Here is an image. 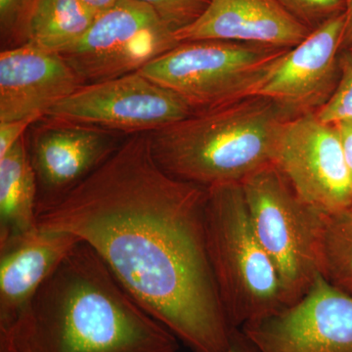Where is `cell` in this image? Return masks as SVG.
<instances>
[{
	"mask_svg": "<svg viewBox=\"0 0 352 352\" xmlns=\"http://www.w3.org/2000/svg\"><path fill=\"white\" fill-rule=\"evenodd\" d=\"M346 25H344L342 50L352 46V0H346Z\"/></svg>",
	"mask_w": 352,
	"mask_h": 352,
	"instance_id": "4316f807",
	"label": "cell"
},
{
	"mask_svg": "<svg viewBox=\"0 0 352 352\" xmlns=\"http://www.w3.org/2000/svg\"><path fill=\"white\" fill-rule=\"evenodd\" d=\"M208 191L166 173L147 133L129 136L98 170L39 215L43 230L91 248L146 311L193 352H226L234 329L208 261Z\"/></svg>",
	"mask_w": 352,
	"mask_h": 352,
	"instance_id": "6da1fadb",
	"label": "cell"
},
{
	"mask_svg": "<svg viewBox=\"0 0 352 352\" xmlns=\"http://www.w3.org/2000/svg\"><path fill=\"white\" fill-rule=\"evenodd\" d=\"M252 229L277 271L287 305L319 276V250L327 215L302 200L272 164L241 183Z\"/></svg>",
	"mask_w": 352,
	"mask_h": 352,
	"instance_id": "5b68a950",
	"label": "cell"
},
{
	"mask_svg": "<svg viewBox=\"0 0 352 352\" xmlns=\"http://www.w3.org/2000/svg\"><path fill=\"white\" fill-rule=\"evenodd\" d=\"M85 85L57 53L30 43L0 53V122L46 117Z\"/></svg>",
	"mask_w": 352,
	"mask_h": 352,
	"instance_id": "4fadbf2b",
	"label": "cell"
},
{
	"mask_svg": "<svg viewBox=\"0 0 352 352\" xmlns=\"http://www.w3.org/2000/svg\"><path fill=\"white\" fill-rule=\"evenodd\" d=\"M208 261L222 307L240 329L288 307L274 264L252 229L240 183L207 188Z\"/></svg>",
	"mask_w": 352,
	"mask_h": 352,
	"instance_id": "277c9868",
	"label": "cell"
},
{
	"mask_svg": "<svg viewBox=\"0 0 352 352\" xmlns=\"http://www.w3.org/2000/svg\"><path fill=\"white\" fill-rule=\"evenodd\" d=\"M8 336L17 352H176L178 339L80 241L23 308Z\"/></svg>",
	"mask_w": 352,
	"mask_h": 352,
	"instance_id": "7a4b0ae2",
	"label": "cell"
},
{
	"mask_svg": "<svg viewBox=\"0 0 352 352\" xmlns=\"http://www.w3.org/2000/svg\"><path fill=\"white\" fill-rule=\"evenodd\" d=\"M38 196L24 135L0 157V243L38 228Z\"/></svg>",
	"mask_w": 352,
	"mask_h": 352,
	"instance_id": "2e32d148",
	"label": "cell"
},
{
	"mask_svg": "<svg viewBox=\"0 0 352 352\" xmlns=\"http://www.w3.org/2000/svg\"><path fill=\"white\" fill-rule=\"evenodd\" d=\"M80 1L97 17L115 6L120 0H80Z\"/></svg>",
	"mask_w": 352,
	"mask_h": 352,
	"instance_id": "484cf974",
	"label": "cell"
},
{
	"mask_svg": "<svg viewBox=\"0 0 352 352\" xmlns=\"http://www.w3.org/2000/svg\"><path fill=\"white\" fill-rule=\"evenodd\" d=\"M151 6L120 0L95 18L73 47L61 53L85 85L136 73L179 44Z\"/></svg>",
	"mask_w": 352,
	"mask_h": 352,
	"instance_id": "52a82bcc",
	"label": "cell"
},
{
	"mask_svg": "<svg viewBox=\"0 0 352 352\" xmlns=\"http://www.w3.org/2000/svg\"><path fill=\"white\" fill-rule=\"evenodd\" d=\"M344 25L346 12L312 30L279 60L254 96L273 102L287 120L320 110L339 82Z\"/></svg>",
	"mask_w": 352,
	"mask_h": 352,
	"instance_id": "7c38bea8",
	"label": "cell"
},
{
	"mask_svg": "<svg viewBox=\"0 0 352 352\" xmlns=\"http://www.w3.org/2000/svg\"><path fill=\"white\" fill-rule=\"evenodd\" d=\"M273 166L303 201L324 214L352 208V175L339 132L316 113L285 122Z\"/></svg>",
	"mask_w": 352,
	"mask_h": 352,
	"instance_id": "9c48e42d",
	"label": "cell"
},
{
	"mask_svg": "<svg viewBox=\"0 0 352 352\" xmlns=\"http://www.w3.org/2000/svg\"><path fill=\"white\" fill-rule=\"evenodd\" d=\"M286 120L273 102L252 96L147 134L153 156L166 173L210 188L241 184L272 164Z\"/></svg>",
	"mask_w": 352,
	"mask_h": 352,
	"instance_id": "3957f363",
	"label": "cell"
},
{
	"mask_svg": "<svg viewBox=\"0 0 352 352\" xmlns=\"http://www.w3.org/2000/svg\"><path fill=\"white\" fill-rule=\"evenodd\" d=\"M340 78L335 91L316 115L325 124L352 120V48L342 50L339 58Z\"/></svg>",
	"mask_w": 352,
	"mask_h": 352,
	"instance_id": "ffe728a7",
	"label": "cell"
},
{
	"mask_svg": "<svg viewBox=\"0 0 352 352\" xmlns=\"http://www.w3.org/2000/svg\"><path fill=\"white\" fill-rule=\"evenodd\" d=\"M351 210V212H352V208H351V210Z\"/></svg>",
	"mask_w": 352,
	"mask_h": 352,
	"instance_id": "83f0119b",
	"label": "cell"
},
{
	"mask_svg": "<svg viewBox=\"0 0 352 352\" xmlns=\"http://www.w3.org/2000/svg\"><path fill=\"white\" fill-rule=\"evenodd\" d=\"M289 48L234 41H183L139 71L173 90L194 113L254 96Z\"/></svg>",
	"mask_w": 352,
	"mask_h": 352,
	"instance_id": "8992f818",
	"label": "cell"
},
{
	"mask_svg": "<svg viewBox=\"0 0 352 352\" xmlns=\"http://www.w3.org/2000/svg\"><path fill=\"white\" fill-rule=\"evenodd\" d=\"M80 239L38 228L0 243V331L13 327L23 308Z\"/></svg>",
	"mask_w": 352,
	"mask_h": 352,
	"instance_id": "9a60e30c",
	"label": "cell"
},
{
	"mask_svg": "<svg viewBox=\"0 0 352 352\" xmlns=\"http://www.w3.org/2000/svg\"><path fill=\"white\" fill-rule=\"evenodd\" d=\"M95 18L80 0H41L32 16L27 43L61 54L82 38Z\"/></svg>",
	"mask_w": 352,
	"mask_h": 352,
	"instance_id": "e0dca14e",
	"label": "cell"
},
{
	"mask_svg": "<svg viewBox=\"0 0 352 352\" xmlns=\"http://www.w3.org/2000/svg\"><path fill=\"white\" fill-rule=\"evenodd\" d=\"M151 6L173 31L187 27L204 13L210 0H139Z\"/></svg>",
	"mask_w": 352,
	"mask_h": 352,
	"instance_id": "7402d4cb",
	"label": "cell"
},
{
	"mask_svg": "<svg viewBox=\"0 0 352 352\" xmlns=\"http://www.w3.org/2000/svg\"><path fill=\"white\" fill-rule=\"evenodd\" d=\"M336 129L339 132L340 141L344 147L347 164L352 175V120L351 122H340L335 124Z\"/></svg>",
	"mask_w": 352,
	"mask_h": 352,
	"instance_id": "cb8c5ba5",
	"label": "cell"
},
{
	"mask_svg": "<svg viewBox=\"0 0 352 352\" xmlns=\"http://www.w3.org/2000/svg\"><path fill=\"white\" fill-rule=\"evenodd\" d=\"M310 32L276 0H210L200 17L175 36L179 43L214 39L293 48Z\"/></svg>",
	"mask_w": 352,
	"mask_h": 352,
	"instance_id": "5bb4252c",
	"label": "cell"
},
{
	"mask_svg": "<svg viewBox=\"0 0 352 352\" xmlns=\"http://www.w3.org/2000/svg\"><path fill=\"white\" fill-rule=\"evenodd\" d=\"M226 352H258L256 347L242 333V331L235 329L233 332L230 346Z\"/></svg>",
	"mask_w": 352,
	"mask_h": 352,
	"instance_id": "d4e9b609",
	"label": "cell"
},
{
	"mask_svg": "<svg viewBox=\"0 0 352 352\" xmlns=\"http://www.w3.org/2000/svg\"><path fill=\"white\" fill-rule=\"evenodd\" d=\"M36 122L34 120L0 122V157H3Z\"/></svg>",
	"mask_w": 352,
	"mask_h": 352,
	"instance_id": "603a6c76",
	"label": "cell"
},
{
	"mask_svg": "<svg viewBox=\"0 0 352 352\" xmlns=\"http://www.w3.org/2000/svg\"><path fill=\"white\" fill-rule=\"evenodd\" d=\"M240 331L258 352H352V296L319 275L298 302Z\"/></svg>",
	"mask_w": 352,
	"mask_h": 352,
	"instance_id": "8fae6325",
	"label": "cell"
},
{
	"mask_svg": "<svg viewBox=\"0 0 352 352\" xmlns=\"http://www.w3.org/2000/svg\"><path fill=\"white\" fill-rule=\"evenodd\" d=\"M192 113L179 95L136 72L82 85L46 117L133 135L159 131Z\"/></svg>",
	"mask_w": 352,
	"mask_h": 352,
	"instance_id": "ba28073f",
	"label": "cell"
},
{
	"mask_svg": "<svg viewBox=\"0 0 352 352\" xmlns=\"http://www.w3.org/2000/svg\"><path fill=\"white\" fill-rule=\"evenodd\" d=\"M349 48H352V46H351V47H349Z\"/></svg>",
	"mask_w": 352,
	"mask_h": 352,
	"instance_id": "f1b7e54d",
	"label": "cell"
},
{
	"mask_svg": "<svg viewBox=\"0 0 352 352\" xmlns=\"http://www.w3.org/2000/svg\"><path fill=\"white\" fill-rule=\"evenodd\" d=\"M285 10L309 30L346 11V0H276Z\"/></svg>",
	"mask_w": 352,
	"mask_h": 352,
	"instance_id": "44dd1931",
	"label": "cell"
},
{
	"mask_svg": "<svg viewBox=\"0 0 352 352\" xmlns=\"http://www.w3.org/2000/svg\"><path fill=\"white\" fill-rule=\"evenodd\" d=\"M41 0H0L2 50L28 43L31 20Z\"/></svg>",
	"mask_w": 352,
	"mask_h": 352,
	"instance_id": "d6986e66",
	"label": "cell"
},
{
	"mask_svg": "<svg viewBox=\"0 0 352 352\" xmlns=\"http://www.w3.org/2000/svg\"><path fill=\"white\" fill-rule=\"evenodd\" d=\"M319 274L336 289L352 296V212L327 215L320 250Z\"/></svg>",
	"mask_w": 352,
	"mask_h": 352,
	"instance_id": "ac0fdd59",
	"label": "cell"
},
{
	"mask_svg": "<svg viewBox=\"0 0 352 352\" xmlns=\"http://www.w3.org/2000/svg\"><path fill=\"white\" fill-rule=\"evenodd\" d=\"M27 140L38 182V214L65 197L108 161L124 140L100 127L43 118Z\"/></svg>",
	"mask_w": 352,
	"mask_h": 352,
	"instance_id": "30bf717a",
	"label": "cell"
}]
</instances>
